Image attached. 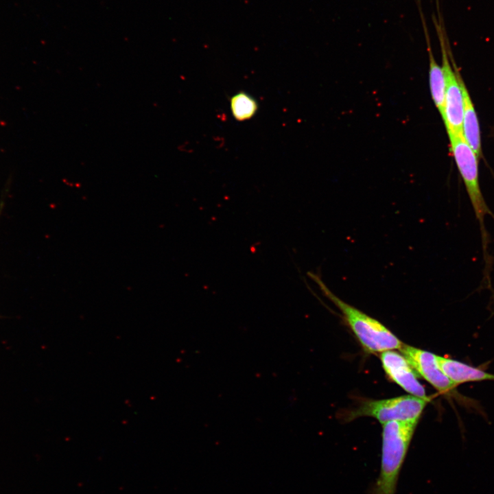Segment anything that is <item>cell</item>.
I'll list each match as a JSON object with an SVG mask.
<instances>
[{"mask_svg": "<svg viewBox=\"0 0 494 494\" xmlns=\"http://www.w3.org/2000/svg\"><path fill=\"white\" fill-rule=\"evenodd\" d=\"M419 419L383 425L380 469L370 494H395L399 473Z\"/></svg>", "mask_w": 494, "mask_h": 494, "instance_id": "cell-1", "label": "cell"}, {"mask_svg": "<svg viewBox=\"0 0 494 494\" xmlns=\"http://www.w3.org/2000/svg\"><path fill=\"white\" fill-rule=\"evenodd\" d=\"M307 275L341 312L344 320L366 351L382 353L401 347L403 343L382 323L340 298L317 274L308 272Z\"/></svg>", "mask_w": 494, "mask_h": 494, "instance_id": "cell-2", "label": "cell"}, {"mask_svg": "<svg viewBox=\"0 0 494 494\" xmlns=\"http://www.w3.org/2000/svg\"><path fill=\"white\" fill-rule=\"evenodd\" d=\"M449 139L451 152L464 184L476 219L479 222L485 269L487 270V273H489L491 258L487 251L489 241L484 219L486 215L494 218V214L487 206L481 191L479 181V158L464 139L463 134L450 136Z\"/></svg>", "mask_w": 494, "mask_h": 494, "instance_id": "cell-3", "label": "cell"}, {"mask_svg": "<svg viewBox=\"0 0 494 494\" xmlns=\"http://www.w3.org/2000/svg\"><path fill=\"white\" fill-rule=\"evenodd\" d=\"M413 369L438 392L457 400V402L469 410L482 413V408L476 400L458 392L456 385L441 370L437 355L403 344L399 349Z\"/></svg>", "mask_w": 494, "mask_h": 494, "instance_id": "cell-4", "label": "cell"}, {"mask_svg": "<svg viewBox=\"0 0 494 494\" xmlns=\"http://www.w3.org/2000/svg\"><path fill=\"white\" fill-rule=\"evenodd\" d=\"M429 399L405 395L381 400H366L349 412L346 418L352 421L359 417H373L384 424L392 421L420 419Z\"/></svg>", "mask_w": 494, "mask_h": 494, "instance_id": "cell-5", "label": "cell"}, {"mask_svg": "<svg viewBox=\"0 0 494 494\" xmlns=\"http://www.w3.org/2000/svg\"><path fill=\"white\" fill-rule=\"evenodd\" d=\"M442 53V67L445 77V97L443 120L448 137L463 134V97L456 67L452 68L448 54L444 29L434 20Z\"/></svg>", "mask_w": 494, "mask_h": 494, "instance_id": "cell-6", "label": "cell"}, {"mask_svg": "<svg viewBox=\"0 0 494 494\" xmlns=\"http://www.w3.org/2000/svg\"><path fill=\"white\" fill-rule=\"evenodd\" d=\"M380 360L386 375L394 382L411 395L429 399L415 370L403 355L394 350H388L381 353Z\"/></svg>", "mask_w": 494, "mask_h": 494, "instance_id": "cell-7", "label": "cell"}, {"mask_svg": "<svg viewBox=\"0 0 494 494\" xmlns=\"http://www.w3.org/2000/svg\"><path fill=\"white\" fill-rule=\"evenodd\" d=\"M441 370L457 386L470 381H494V374L462 362L437 355Z\"/></svg>", "mask_w": 494, "mask_h": 494, "instance_id": "cell-8", "label": "cell"}, {"mask_svg": "<svg viewBox=\"0 0 494 494\" xmlns=\"http://www.w3.org/2000/svg\"><path fill=\"white\" fill-rule=\"evenodd\" d=\"M463 97V135L478 158L482 156L480 130L474 105L460 73L456 68Z\"/></svg>", "mask_w": 494, "mask_h": 494, "instance_id": "cell-9", "label": "cell"}, {"mask_svg": "<svg viewBox=\"0 0 494 494\" xmlns=\"http://www.w3.org/2000/svg\"><path fill=\"white\" fill-rule=\"evenodd\" d=\"M423 22L429 55V82L431 95L440 115L443 118L445 97V73L442 66H440L437 63L431 50L430 39L426 30V26L425 25V21L423 20Z\"/></svg>", "mask_w": 494, "mask_h": 494, "instance_id": "cell-10", "label": "cell"}, {"mask_svg": "<svg viewBox=\"0 0 494 494\" xmlns=\"http://www.w3.org/2000/svg\"><path fill=\"white\" fill-rule=\"evenodd\" d=\"M230 106L233 117L239 121L251 119L258 109L256 99L244 91L238 92L231 97Z\"/></svg>", "mask_w": 494, "mask_h": 494, "instance_id": "cell-11", "label": "cell"}]
</instances>
